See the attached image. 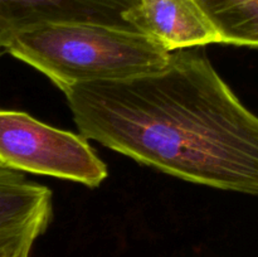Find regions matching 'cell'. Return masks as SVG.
<instances>
[{"instance_id": "2", "label": "cell", "mask_w": 258, "mask_h": 257, "mask_svg": "<svg viewBox=\"0 0 258 257\" xmlns=\"http://www.w3.org/2000/svg\"><path fill=\"white\" fill-rule=\"evenodd\" d=\"M4 50L44 73L63 92L78 83L156 72L171 53L131 28L91 23L30 27L17 33Z\"/></svg>"}, {"instance_id": "3", "label": "cell", "mask_w": 258, "mask_h": 257, "mask_svg": "<svg viewBox=\"0 0 258 257\" xmlns=\"http://www.w3.org/2000/svg\"><path fill=\"white\" fill-rule=\"evenodd\" d=\"M0 164L96 188L107 166L83 135L59 130L25 112L0 108Z\"/></svg>"}, {"instance_id": "5", "label": "cell", "mask_w": 258, "mask_h": 257, "mask_svg": "<svg viewBox=\"0 0 258 257\" xmlns=\"http://www.w3.org/2000/svg\"><path fill=\"white\" fill-rule=\"evenodd\" d=\"M136 4L138 0H0V50L17 33L40 24L91 23L131 28L125 14Z\"/></svg>"}, {"instance_id": "6", "label": "cell", "mask_w": 258, "mask_h": 257, "mask_svg": "<svg viewBox=\"0 0 258 257\" xmlns=\"http://www.w3.org/2000/svg\"><path fill=\"white\" fill-rule=\"evenodd\" d=\"M125 20L168 52L221 43L197 0H138Z\"/></svg>"}, {"instance_id": "4", "label": "cell", "mask_w": 258, "mask_h": 257, "mask_svg": "<svg viewBox=\"0 0 258 257\" xmlns=\"http://www.w3.org/2000/svg\"><path fill=\"white\" fill-rule=\"evenodd\" d=\"M52 214L49 188L0 164V257H29Z\"/></svg>"}, {"instance_id": "1", "label": "cell", "mask_w": 258, "mask_h": 257, "mask_svg": "<svg viewBox=\"0 0 258 257\" xmlns=\"http://www.w3.org/2000/svg\"><path fill=\"white\" fill-rule=\"evenodd\" d=\"M86 139L184 180L258 196V117L203 52L156 72L64 91Z\"/></svg>"}, {"instance_id": "7", "label": "cell", "mask_w": 258, "mask_h": 257, "mask_svg": "<svg viewBox=\"0 0 258 257\" xmlns=\"http://www.w3.org/2000/svg\"><path fill=\"white\" fill-rule=\"evenodd\" d=\"M221 43L258 48V0H197Z\"/></svg>"}]
</instances>
